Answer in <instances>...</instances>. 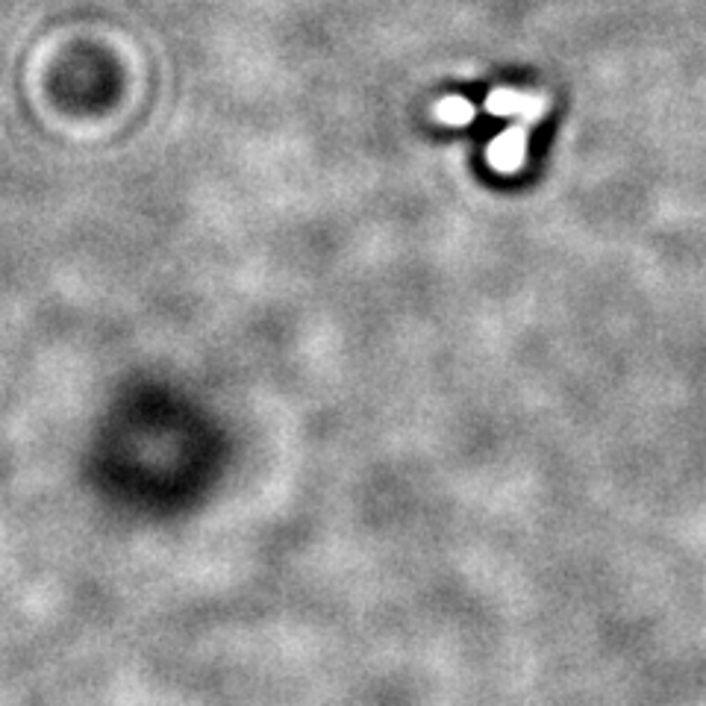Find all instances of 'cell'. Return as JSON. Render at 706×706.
I'll return each instance as SVG.
<instances>
[{
  "label": "cell",
  "instance_id": "1",
  "mask_svg": "<svg viewBox=\"0 0 706 706\" xmlns=\"http://www.w3.org/2000/svg\"><path fill=\"white\" fill-rule=\"evenodd\" d=\"M495 160L504 162V165H515V162L522 160V144L515 142V135H510L504 144H497Z\"/></svg>",
  "mask_w": 706,
  "mask_h": 706
},
{
  "label": "cell",
  "instance_id": "2",
  "mask_svg": "<svg viewBox=\"0 0 706 706\" xmlns=\"http://www.w3.org/2000/svg\"><path fill=\"white\" fill-rule=\"evenodd\" d=\"M442 112H445L447 118H454V121H463V118L468 115V107H465L463 101H447V107Z\"/></svg>",
  "mask_w": 706,
  "mask_h": 706
}]
</instances>
